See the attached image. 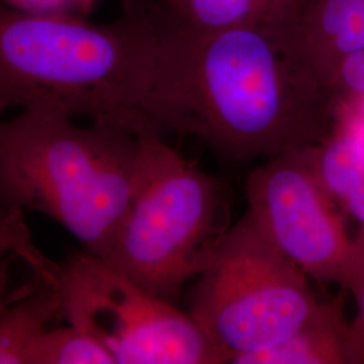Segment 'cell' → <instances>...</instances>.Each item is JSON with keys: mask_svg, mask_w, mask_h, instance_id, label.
Returning <instances> with one entry per match:
<instances>
[{"mask_svg": "<svg viewBox=\"0 0 364 364\" xmlns=\"http://www.w3.org/2000/svg\"><path fill=\"white\" fill-rule=\"evenodd\" d=\"M197 278L191 316L232 364L291 336L323 304L248 212L219 235Z\"/></svg>", "mask_w": 364, "mask_h": 364, "instance_id": "cell-5", "label": "cell"}, {"mask_svg": "<svg viewBox=\"0 0 364 364\" xmlns=\"http://www.w3.org/2000/svg\"><path fill=\"white\" fill-rule=\"evenodd\" d=\"M0 252H10L41 277L52 273L55 263L49 259L34 242L22 212H14L0 203Z\"/></svg>", "mask_w": 364, "mask_h": 364, "instance_id": "cell-14", "label": "cell"}, {"mask_svg": "<svg viewBox=\"0 0 364 364\" xmlns=\"http://www.w3.org/2000/svg\"><path fill=\"white\" fill-rule=\"evenodd\" d=\"M348 294V290L340 289L336 297L323 301L318 311L291 336L266 351L245 356L236 364H346Z\"/></svg>", "mask_w": 364, "mask_h": 364, "instance_id": "cell-10", "label": "cell"}, {"mask_svg": "<svg viewBox=\"0 0 364 364\" xmlns=\"http://www.w3.org/2000/svg\"><path fill=\"white\" fill-rule=\"evenodd\" d=\"M14 9L33 14L70 15L88 10L95 0H3Z\"/></svg>", "mask_w": 364, "mask_h": 364, "instance_id": "cell-17", "label": "cell"}, {"mask_svg": "<svg viewBox=\"0 0 364 364\" xmlns=\"http://www.w3.org/2000/svg\"><path fill=\"white\" fill-rule=\"evenodd\" d=\"M324 85L333 108L364 102V49L338 61Z\"/></svg>", "mask_w": 364, "mask_h": 364, "instance_id": "cell-15", "label": "cell"}, {"mask_svg": "<svg viewBox=\"0 0 364 364\" xmlns=\"http://www.w3.org/2000/svg\"><path fill=\"white\" fill-rule=\"evenodd\" d=\"M156 4L174 25L195 34L231 28L260 16V0H161Z\"/></svg>", "mask_w": 364, "mask_h": 364, "instance_id": "cell-12", "label": "cell"}, {"mask_svg": "<svg viewBox=\"0 0 364 364\" xmlns=\"http://www.w3.org/2000/svg\"><path fill=\"white\" fill-rule=\"evenodd\" d=\"M246 198L260 231L311 279L358 293L364 260L313 168L311 147L267 158L251 170Z\"/></svg>", "mask_w": 364, "mask_h": 364, "instance_id": "cell-7", "label": "cell"}, {"mask_svg": "<svg viewBox=\"0 0 364 364\" xmlns=\"http://www.w3.org/2000/svg\"><path fill=\"white\" fill-rule=\"evenodd\" d=\"M75 119L36 105L0 120V203L43 213L105 259L130 207L139 139L117 124Z\"/></svg>", "mask_w": 364, "mask_h": 364, "instance_id": "cell-3", "label": "cell"}, {"mask_svg": "<svg viewBox=\"0 0 364 364\" xmlns=\"http://www.w3.org/2000/svg\"><path fill=\"white\" fill-rule=\"evenodd\" d=\"M159 30L156 4L130 1L117 22L96 25L0 0V114L55 105L72 117L139 129Z\"/></svg>", "mask_w": 364, "mask_h": 364, "instance_id": "cell-2", "label": "cell"}, {"mask_svg": "<svg viewBox=\"0 0 364 364\" xmlns=\"http://www.w3.org/2000/svg\"><path fill=\"white\" fill-rule=\"evenodd\" d=\"M312 165L326 192L346 216L358 224L353 235L364 260V138L346 117L323 144L311 147Z\"/></svg>", "mask_w": 364, "mask_h": 364, "instance_id": "cell-8", "label": "cell"}, {"mask_svg": "<svg viewBox=\"0 0 364 364\" xmlns=\"http://www.w3.org/2000/svg\"><path fill=\"white\" fill-rule=\"evenodd\" d=\"M355 299L356 313L348 321L344 343L346 364H364V279Z\"/></svg>", "mask_w": 364, "mask_h": 364, "instance_id": "cell-16", "label": "cell"}, {"mask_svg": "<svg viewBox=\"0 0 364 364\" xmlns=\"http://www.w3.org/2000/svg\"><path fill=\"white\" fill-rule=\"evenodd\" d=\"M308 0H260V15L299 23V14Z\"/></svg>", "mask_w": 364, "mask_h": 364, "instance_id": "cell-18", "label": "cell"}, {"mask_svg": "<svg viewBox=\"0 0 364 364\" xmlns=\"http://www.w3.org/2000/svg\"><path fill=\"white\" fill-rule=\"evenodd\" d=\"M61 314L100 340L115 364H223L230 356L191 313L82 251L60 269Z\"/></svg>", "mask_w": 364, "mask_h": 364, "instance_id": "cell-6", "label": "cell"}, {"mask_svg": "<svg viewBox=\"0 0 364 364\" xmlns=\"http://www.w3.org/2000/svg\"><path fill=\"white\" fill-rule=\"evenodd\" d=\"M297 27L324 85L338 61L364 49V0H308Z\"/></svg>", "mask_w": 364, "mask_h": 364, "instance_id": "cell-9", "label": "cell"}, {"mask_svg": "<svg viewBox=\"0 0 364 364\" xmlns=\"http://www.w3.org/2000/svg\"><path fill=\"white\" fill-rule=\"evenodd\" d=\"M115 364L105 344L78 326H52L39 340L31 364Z\"/></svg>", "mask_w": 364, "mask_h": 364, "instance_id": "cell-13", "label": "cell"}, {"mask_svg": "<svg viewBox=\"0 0 364 364\" xmlns=\"http://www.w3.org/2000/svg\"><path fill=\"white\" fill-rule=\"evenodd\" d=\"M159 43L144 126L192 135L245 164L323 144L336 114L297 23L260 15L209 34L174 25L156 4Z\"/></svg>", "mask_w": 364, "mask_h": 364, "instance_id": "cell-1", "label": "cell"}, {"mask_svg": "<svg viewBox=\"0 0 364 364\" xmlns=\"http://www.w3.org/2000/svg\"><path fill=\"white\" fill-rule=\"evenodd\" d=\"M139 153L130 207L105 262L144 291L176 304L204 270L218 231L216 178L164 142L136 131Z\"/></svg>", "mask_w": 364, "mask_h": 364, "instance_id": "cell-4", "label": "cell"}, {"mask_svg": "<svg viewBox=\"0 0 364 364\" xmlns=\"http://www.w3.org/2000/svg\"><path fill=\"white\" fill-rule=\"evenodd\" d=\"M39 282L37 290L0 313V364H31L39 340L63 317L58 282Z\"/></svg>", "mask_w": 364, "mask_h": 364, "instance_id": "cell-11", "label": "cell"}]
</instances>
